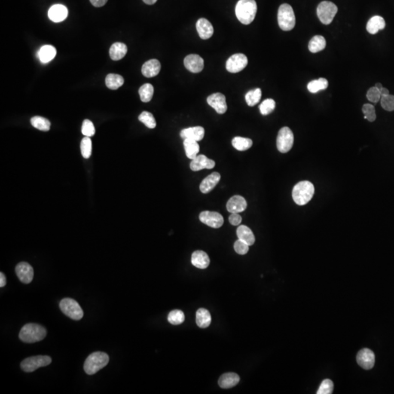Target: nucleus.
Returning a JSON list of instances; mask_svg holds the SVG:
<instances>
[{
    "instance_id": "nucleus-1",
    "label": "nucleus",
    "mask_w": 394,
    "mask_h": 394,
    "mask_svg": "<svg viewBox=\"0 0 394 394\" xmlns=\"http://www.w3.org/2000/svg\"><path fill=\"white\" fill-rule=\"evenodd\" d=\"M257 4L255 0H239L236 4L235 13L242 24L248 25L255 19Z\"/></svg>"
},
{
    "instance_id": "nucleus-2",
    "label": "nucleus",
    "mask_w": 394,
    "mask_h": 394,
    "mask_svg": "<svg viewBox=\"0 0 394 394\" xmlns=\"http://www.w3.org/2000/svg\"><path fill=\"white\" fill-rule=\"evenodd\" d=\"M47 331L44 327L36 324L23 325L19 333V338L23 343H35L44 340Z\"/></svg>"
},
{
    "instance_id": "nucleus-3",
    "label": "nucleus",
    "mask_w": 394,
    "mask_h": 394,
    "mask_svg": "<svg viewBox=\"0 0 394 394\" xmlns=\"http://www.w3.org/2000/svg\"><path fill=\"white\" fill-rule=\"evenodd\" d=\"M315 194L313 184L310 181H301L294 186L292 197L296 204L304 205L308 203Z\"/></svg>"
},
{
    "instance_id": "nucleus-4",
    "label": "nucleus",
    "mask_w": 394,
    "mask_h": 394,
    "mask_svg": "<svg viewBox=\"0 0 394 394\" xmlns=\"http://www.w3.org/2000/svg\"><path fill=\"white\" fill-rule=\"evenodd\" d=\"M109 356L107 353L103 352H95L86 358L83 369L86 374L93 375L106 367L109 363Z\"/></svg>"
},
{
    "instance_id": "nucleus-5",
    "label": "nucleus",
    "mask_w": 394,
    "mask_h": 394,
    "mask_svg": "<svg viewBox=\"0 0 394 394\" xmlns=\"http://www.w3.org/2000/svg\"><path fill=\"white\" fill-rule=\"evenodd\" d=\"M278 24L283 31H291L296 24L294 10L290 4H282L279 6L278 13Z\"/></svg>"
},
{
    "instance_id": "nucleus-6",
    "label": "nucleus",
    "mask_w": 394,
    "mask_h": 394,
    "mask_svg": "<svg viewBox=\"0 0 394 394\" xmlns=\"http://www.w3.org/2000/svg\"><path fill=\"white\" fill-rule=\"evenodd\" d=\"M338 11L337 5L331 1H324L318 4L317 15L324 24L328 25L332 22Z\"/></svg>"
},
{
    "instance_id": "nucleus-7",
    "label": "nucleus",
    "mask_w": 394,
    "mask_h": 394,
    "mask_svg": "<svg viewBox=\"0 0 394 394\" xmlns=\"http://www.w3.org/2000/svg\"><path fill=\"white\" fill-rule=\"evenodd\" d=\"M59 307L64 314L75 321H79L83 317V310L78 303L72 299H63L60 301Z\"/></svg>"
},
{
    "instance_id": "nucleus-8",
    "label": "nucleus",
    "mask_w": 394,
    "mask_h": 394,
    "mask_svg": "<svg viewBox=\"0 0 394 394\" xmlns=\"http://www.w3.org/2000/svg\"><path fill=\"white\" fill-rule=\"evenodd\" d=\"M294 134L289 128L285 126L278 132L277 138V148L282 154L288 153L294 145Z\"/></svg>"
},
{
    "instance_id": "nucleus-9",
    "label": "nucleus",
    "mask_w": 394,
    "mask_h": 394,
    "mask_svg": "<svg viewBox=\"0 0 394 394\" xmlns=\"http://www.w3.org/2000/svg\"><path fill=\"white\" fill-rule=\"evenodd\" d=\"M50 357L47 355H37L29 357L22 361L21 368L26 372H32L40 367H46L51 363Z\"/></svg>"
},
{
    "instance_id": "nucleus-10",
    "label": "nucleus",
    "mask_w": 394,
    "mask_h": 394,
    "mask_svg": "<svg viewBox=\"0 0 394 394\" xmlns=\"http://www.w3.org/2000/svg\"><path fill=\"white\" fill-rule=\"evenodd\" d=\"M248 59L245 54L236 53L229 58L226 64V68L231 73H237L243 70L248 65Z\"/></svg>"
},
{
    "instance_id": "nucleus-11",
    "label": "nucleus",
    "mask_w": 394,
    "mask_h": 394,
    "mask_svg": "<svg viewBox=\"0 0 394 394\" xmlns=\"http://www.w3.org/2000/svg\"><path fill=\"white\" fill-rule=\"evenodd\" d=\"M199 220L201 222L214 229H218L222 227L224 222V218L221 214L211 211H204L201 212Z\"/></svg>"
},
{
    "instance_id": "nucleus-12",
    "label": "nucleus",
    "mask_w": 394,
    "mask_h": 394,
    "mask_svg": "<svg viewBox=\"0 0 394 394\" xmlns=\"http://www.w3.org/2000/svg\"><path fill=\"white\" fill-rule=\"evenodd\" d=\"M357 363L364 370H371L375 363V355L372 350L364 348L358 352L356 356Z\"/></svg>"
},
{
    "instance_id": "nucleus-13",
    "label": "nucleus",
    "mask_w": 394,
    "mask_h": 394,
    "mask_svg": "<svg viewBox=\"0 0 394 394\" xmlns=\"http://www.w3.org/2000/svg\"><path fill=\"white\" fill-rule=\"evenodd\" d=\"M207 102L218 114H224L227 112V100L223 93H215L209 95L207 99Z\"/></svg>"
},
{
    "instance_id": "nucleus-14",
    "label": "nucleus",
    "mask_w": 394,
    "mask_h": 394,
    "mask_svg": "<svg viewBox=\"0 0 394 394\" xmlns=\"http://www.w3.org/2000/svg\"><path fill=\"white\" fill-rule=\"evenodd\" d=\"M16 273L19 279L23 283H30L34 278V270L30 264L21 262L16 267Z\"/></svg>"
},
{
    "instance_id": "nucleus-15",
    "label": "nucleus",
    "mask_w": 394,
    "mask_h": 394,
    "mask_svg": "<svg viewBox=\"0 0 394 394\" xmlns=\"http://www.w3.org/2000/svg\"><path fill=\"white\" fill-rule=\"evenodd\" d=\"M185 68L193 73H199L204 69V59L197 54L188 55L184 59Z\"/></svg>"
},
{
    "instance_id": "nucleus-16",
    "label": "nucleus",
    "mask_w": 394,
    "mask_h": 394,
    "mask_svg": "<svg viewBox=\"0 0 394 394\" xmlns=\"http://www.w3.org/2000/svg\"><path fill=\"white\" fill-rule=\"evenodd\" d=\"M215 166V162L212 159H208L205 155L197 156L191 161L190 168L194 172L202 170L204 169H212Z\"/></svg>"
},
{
    "instance_id": "nucleus-17",
    "label": "nucleus",
    "mask_w": 394,
    "mask_h": 394,
    "mask_svg": "<svg viewBox=\"0 0 394 394\" xmlns=\"http://www.w3.org/2000/svg\"><path fill=\"white\" fill-rule=\"evenodd\" d=\"M246 208V200L241 196L236 195L230 198L227 204V210L231 213H239L245 211Z\"/></svg>"
},
{
    "instance_id": "nucleus-18",
    "label": "nucleus",
    "mask_w": 394,
    "mask_h": 394,
    "mask_svg": "<svg viewBox=\"0 0 394 394\" xmlns=\"http://www.w3.org/2000/svg\"><path fill=\"white\" fill-rule=\"evenodd\" d=\"M68 16V10L65 5L55 4L48 10V17L52 22L59 23L63 22Z\"/></svg>"
},
{
    "instance_id": "nucleus-19",
    "label": "nucleus",
    "mask_w": 394,
    "mask_h": 394,
    "mask_svg": "<svg viewBox=\"0 0 394 394\" xmlns=\"http://www.w3.org/2000/svg\"><path fill=\"white\" fill-rule=\"evenodd\" d=\"M196 26H197L198 34L201 39H209L213 35V26H212V23L206 19H203V18L199 19L197 21Z\"/></svg>"
},
{
    "instance_id": "nucleus-20",
    "label": "nucleus",
    "mask_w": 394,
    "mask_h": 394,
    "mask_svg": "<svg viewBox=\"0 0 394 394\" xmlns=\"http://www.w3.org/2000/svg\"><path fill=\"white\" fill-rule=\"evenodd\" d=\"M220 180H221V175L218 172H213L208 175L201 183L200 186H199L201 192L203 194H208L216 186Z\"/></svg>"
},
{
    "instance_id": "nucleus-21",
    "label": "nucleus",
    "mask_w": 394,
    "mask_h": 394,
    "mask_svg": "<svg viewBox=\"0 0 394 394\" xmlns=\"http://www.w3.org/2000/svg\"><path fill=\"white\" fill-rule=\"evenodd\" d=\"M205 136V129L202 126L187 128L181 132V137L183 139H191L196 141L202 140Z\"/></svg>"
},
{
    "instance_id": "nucleus-22",
    "label": "nucleus",
    "mask_w": 394,
    "mask_h": 394,
    "mask_svg": "<svg viewBox=\"0 0 394 394\" xmlns=\"http://www.w3.org/2000/svg\"><path fill=\"white\" fill-rule=\"evenodd\" d=\"M160 70L161 64L157 59H151L142 65V73L146 78L157 76Z\"/></svg>"
},
{
    "instance_id": "nucleus-23",
    "label": "nucleus",
    "mask_w": 394,
    "mask_h": 394,
    "mask_svg": "<svg viewBox=\"0 0 394 394\" xmlns=\"http://www.w3.org/2000/svg\"><path fill=\"white\" fill-rule=\"evenodd\" d=\"M209 258L206 253L202 251H196L191 256V263L194 267L199 269H206L209 265Z\"/></svg>"
},
{
    "instance_id": "nucleus-24",
    "label": "nucleus",
    "mask_w": 394,
    "mask_h": 394,
    "mask_svg": "<svg viewBox=\"0 0 394 394\" xmlns=\"http://www.w3.org/2000/svg\"><path fill=\"white\" fill-rule=\"evenodd\" d=\"M386 27L384 19L380 16H374L370 19L367 24V30L371 35H375Z\"/></svg>"
},
{
    "instance_id": "nucleus-25",
    "label": "nucleus",
    "mask_w": 394,
    "mask_h": 394,
    "mask_svg": "<svg viewBox=\"0 0 394 394\" xmlns=\"http://www.w3.org/2000/svg\"><path fill=\"white\" fill-rule=\"evenodd\" d=\"M239 382V377L238 374L233 372L226 373L220 377L218 385L222 389H231L236 386Z\"/></svg>"
},
{
    "instance_id": "nucleus-26",
    "label": "nucleus",
    "mask_w": 394,
    "mask_h": 394,
    "mask_svg": "<svg viewBox=\"0 0 394 394\" xmlns=\"http://www.w3.org/2000/svg\"><path fill=\"white\" fill-rule=\"evenodd\" d=\"M236 235L239 239L246 242L249 246L255 243V236L251 229L246 226H239L236 230Z\"/></svg>"
},
{
    "instance_id": "nucleus-27",
    "label": "nucleus",
    "mask_w": 394,
    "mask_h": 394,
    "mask_svg": "<svg viewBox=\"0 0 394 394\" xmlns=\"http://www.w3.org/2000/svg\"><path fill=\"white\" fill-rule=\"evenodd\" d=\"M127 53V46L122 43H116L110 48V56L114 61L123 59Z\"/></svg>"
},
{
    "instance_id": "nucleus-28",
    "label": "nucleus",
    "mask_w": 394,
    "mask_h": 394,
    "mask_svg": "<svg viewBox=\"0 0 394 394\" xmlns=\"http://www.w3.org/2000/svg\"><path fill=\"white\" fill-rule=\"evenodd\" d=\"M211 315L206 309L200 308L196 313V322L199 328H208L211 324Z\"/></svg>"
},
{
    "instance_id": "nucleus-29",
    "label": "nucleus",
    "mask_w": 394,
    "mask_h": 394,
    "mask_svg": "<svg viewBox=\"0 0 394 394\" xmlns=\"http://www.w3.org/2000/svg\"><path fill=\"white\" fill-rule=\"evenodd\" d=\"M56 55V49L53 46H49V45L43 46L38 53L40 62L42 63H47V62H50L52 59H54Z\"/></svg>"
},
{
    "instance_id": "nucleus-30",
    "label": "nucleus",
    "mask_w": 394,
    "mask_h": 394,
    "mask_svg": "<svg viewBox=\"0 0 394 394\" xmlns=\"http://www.w3.org/2000/svg\"><path fill=\"white\" fill-rule=\"evenodd\" d=\"M185 154L188 159H194L199 152V145L197 141L191 139H185L184 142Z\"/></svg>"
},
{
    "instance_id": "nucleus-31",
    "label": "nucleus",
    "mask_w": 394,
    "mask_h": 394,
    "mask_svg": "<svg viewBox=\"0 0 394 394\" xmlns=\"http://www.w3.org/2000/svg\"><path fill=\"white\" fill-rule=\"evenodd\" d=\"M326 46L325 38L321 35H316L310 40L308 44V48L312 53H318L324 50Z\"/></svg>"
},
{
    "instance_id": "nucleus-32",
    "label": "nucleus",
    "mask_w": 394,
    "mask_h": 394,
    "mask_svg": "<svg viewBox=\"0 0 394 394\" xmlns=\"http://www.w3.org/2000/svg\"><path fill=\"white\" fill-rule=\"evenodd\" d=\"M124 79L120 75L117 74H109L107 75L105 79V84L108 89L111 90H116L120 86H123Z\"/></svg>"
},
{
    "instance_id": "nucleus-33",
    "label": "nucleus",
    "mask_w": 394,
    "mask_h": 394,
    "mask_svg": "<svg viewBox=\"0 0 394 394\" xmlns=\"http://www.w3.org/2000/svg\"><path fill=\"white\" fill-rule=\"evenodd\" d=\"M328 82L326 79L321 78L312 80L307 84V89L310 93H318L320 91L325 90L328 88Z\"/></svg>"
},
{
    "instance_id": "nucleus-34",
    "label": "nucleus",
    "mask_w": 394,
    "mask_h": 394,
    "mask_svg": "<svg viewBox=\"0 0 394 394\" xmlns=\"http://www.w3.org/2000/svg\"><path fill=\"white\" fill-rule=\"evenodd\" d=\"M232 145L237 151H245L252 147L253 141L249 138L236 137L232 139Z\"/></svg>"
},
{
    "instance_id": "nucleus-35",
    "label": "nucleus",
    "mask_w": 394,
    "mask_h": 394,
    "mask_svg": "<svg viewBox=\"0 0 394 394\" xmlns=\"http://www.w3.org/2000/svg\"><path fill=\"white\" fill-rule=\"evenodd\" d=\"M154 88L150 83L142 85L139 89V94L140 99L143 102H149L154 96Z\"/></svg>"
},
{
    "instance_id": "nucleus-36",
    "label": "nucleus",
    "mask_w": 394,
    "mask_h": 394,
    "mask_svg": "<svg viewBox=\"0 0 394 394\" xmlns=\"http://www.w3.org/2000/svg\"><path fill=\"white\" fill-rule=\"evenodd\" d=\"M261 89H255L254 90L250 91L245 95V101L248 106L250 107H254L257 105L261 100Z\"/></svg>"
},
{
    "instance_id": "nucleus-37",
    "label": "nucleus",
    "mask_w": 394,
    "mask_h": 394,
    "mask_svg": "<svg viewBox=\"0 0 394 394\" xmlns=\"http://www.w3.org/2000/svg\"><path fill=\"white\" fill-rule=\"evenodd\" d=\"M31 124L43 132H47L50 129V122L47 119L41 116H35L31 119Z\"/></svg>"
},
{
    "instance_id": "nucleus-38",
    "label": "nucleus",
    "mask_w": 394,
    "mask_h": 394,
    "mask_svg": "<svg viewBox=\"0 0 394 394\" xmlns=\"http://www.w3.org/2000/svg\"><path fill=\"white\" fill-rule=\"evenodd\" d=\"M80 151H81L82 156L85 159H89L92 156V139L89 137H85L82 139L81 143H80Z\"/></svg>"
},
{
    "instance_id": "nucleus-39",
    "label": "nucleus",
    "mask_w": 394,
    "mask_h": 394,
    "mask_svg": "<svg viewBox=\"0 0 394 394\" xmlns=\"http://www.w3.org/2000/svg\"><path fill=\"white\" fill-rule=\"evenodd\" d=\"M185 321L184 312L179 310H172L168 315V321L172 325H179Z\"/></svg>"
},
{
    "instance_id": "nucleus-40",
    "label": "nucleus",
    "mask_w": 394,
    "mask_h": 394,
    "mask_svg": "<svg viewBox=\"0 0 394 394\" xmlns=\"http://www.w3.org/2000/svg\"><path fill=\"white\" fill-rule=\"evenodd\" d=\"M139 120L143 123L149 129H154L157 126L155 118L151 113L144 111L139 116Z\"/></svg>"
},
{
    "instance_id": "nucleus-41",
    "label": "nucleus",
    "mask_w": 394,
    "mask_h": 394,
    "mask_svg": "<svg viewBox=\"0 0 394 394\" xmlns=\"http://www.w3.org/2000/svg\"><path fill=\"white\" fill-rule=\"evenodd\" d=\"M275 108H276V102L273 99H265L259 106L260 112L263 116H267L271 114L274 111Z\"/></svg>"
},
{
    "instance_id": "nucleus-42",
    "label": "nucleus",
    "mask_w": 394,
    "mask_h": 394,
    "mask_svg": "<svg viewBox=\"0 0 394 394\" xmlns=\"http://www.w3.org/2000/svg\"><path fill=\"white\" fill-rule=\"evenodd\" d=\"M362 111L364 114V118L367 119L369 121L373 122L376 120L375 108L371 104L364 105Z\"/></svg>"
},
{
    "instance_id": "nucleus-43",
    "label": "nucleus",
    "mask_w": 394,
    "mask_h": 394,
    "mask_svg": "<svg viewBox=\"0 0 394 394\" xmlns=\"http://www.w3.org/2000/svg\"><path fill=\"white\" fill-rule=\"evenodd\" d=\"M333 390H334V383L329 379H326L321 383L317 394H331L333 393Z\"/></svg>"
},
{
    "instance_id": "nucleus-44",
    "label": "nucleus",
    "mask_w": 394,
    "mask_h": 394,
    "mask_svg": "<svg viewBox=\"0 0 394 394\" xmlns=\"http://www.w3.org/2000/svg\"><path fill=\"white\" fill-rule=\"evenodd\" d=\"M82 134L85 137H89V138L94 135V126H93V123L90 120L86 119V120H83V125H82Z\"/></svg>"
},
{
    "instance_id": "nucleus-45",
    "label": "nucleus",
    "mask_w": 394,
    "mask_h": 394,
    "mask_svg": "<svg viewBox=\"0 0 394 394\" xmlns=\"http://www.w3.org/2000/svg\"><path fill=\"white\" fill-rule=\"evenodd\" d=\"M381 106L383 109L387 111H394V95H386V96H381L380 99Z\"/></svg>"
},
{
    "instance_id": "nucleus-46",
    "label": "nucleus",
    "mask_w": 394,
    "mask_h": 394,
    "mask_svg": "<svg viewBox=\"0 0 394 394\" xmlns=\"http://www.w3.org/2000/svg\"><path fill=\"white\" fill-rule=\"evenodd\" d=\"M381 96L380 90L377 89L375 86L369 89L368 92H367V99H368V100L370 101V102H373V103H377V102L380 100V99H381Z\"/></svg>"
},
{
    "instance_id": "nucleus-47",
    "label": "nucleus",
    "mask_w": 394,
    "mask_h": 394,
    "mask_svg": "<svg viewBox=\"0 0 394 394\" xmlns=\"http://www.w3.org/2000/svg\"><path fill=\"white\" fill-rule=\"evenodd\" d=\"M234 248L236 254H239V255H245L249 251V245L246 242L239 239L234 242Z\"/></svg>"
},
{
    "instance_id": "nucleus-48",
    "label": "nucleus",
    "mask_w": 394,
    "mask_h": 394,
    "mask_svg": "<svg viewBox=\"0 0 394 394\" xmlns=\"http://www.w3.org/2000/svg\"><path fill=\"white\" fill-rule=\"evenodd\" d=\"M230 224L233 226H238L242 222V217L238 213H232L229 218Z\"/></svg>"
},
{
    "instance_id": "nucleus-49",
    "label": "nucleus",
    "mask_w": 394,
    "mask_h": 394,
    "mask_svg": "<svg viewBox=\"0 0 394 394\" xmlns=\"http://www.w3.org/2000/svg\"><path fill=\"white\" fill-rule=\"evenodd\" d=\"M108 1V0H90L91 3L96 7H102Z\"/></svg>"
},
{
    "instance_id": "nucleus-50",
    "label": "nucleus",
    "mask_w": 394,
    "mask_h": 394,
    "mask_svg": "<svg viewBox=\"0 0 394 394\" xmlns=\"http://www.w3.org/2000/svg\"><path fill=\"white\" fill-rule=\"evenodd\" d=\"M6 282L7 281H6L5 276L2 273H0V287L2 288V287L5 286Z\"/></svg>"
},
{
    "instance_id": "nucleus-51",
    "label": "nucleus",
    "mask_w": 394,
    "mask_h": 394,
    "mask_svg": "<svg viewBox=\"0 0 394 394\" xmlns=\"http://www.w3.org/2000/svg\"><path fill=\"white\" fill-rule=\"evenodd\" d=\"M380 93H381L382 96H386V95L390 94V93H389V91L387 89H386V88L383 87L382 88V89H380Z\"/></svg>"
},
{
    "instance_id": "nucleus-52",
    "label": "nucleus",
    "mask_w": 394,
    "mask_h": 394,
    "mask_svg": "<svg viewBox=\"0 0 394 394\" xmlns=\"http://www.w3.org/2000/svg\"><path fill=\"white\" fill-rule=\"evenodd\" d=\"M142 1H143L145 4H150V5H151V4H155L157 0H142Z\"/></svg>"
},
{
    "instance_id": "nucleus-53",
    "label": "nucleus",
    "mask_w": 394,
    "mask_h": 394,
    "mask_svg": "<svg viewBox=\"0 0 394 394\" xmlns=\"http://www.w3.org/2000/svg\"><path fill=\"white\" fill-rule=\"evenodd\" d=\"M375 87L377 88V89H379V90H380V89L383 88V86H382L381 83H377V84L375 85Z\"/></svg>"
}]
</instances>
